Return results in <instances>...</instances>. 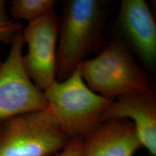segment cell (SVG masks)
I'll list each match as a JSON object with an SVG mask.
<instances>
[{"label": "cell", "instance_id": "cell-8", "mask_svg": "<svg viewBox=\"0 0 156 156\" xmlns=\"http://www.w3.org/2000/svg\"><path fill=\"white\" fill-rule=\"evenodd\" d=\"M118 23L124 36L148 67L156 62V24L148 4L144 0H122Z\"/></svg>", "mask_w": 156, "mask_h": 156}, {"label": "cell", "instance_id": "cell-9", "mask_svg": "<svg viewBox=\"0 0 156 156\" xmlns=\"http://www.w3.org/2000/svg\"><path fill=\"white\" fill-rule=\"evenodd\" d=\"M83 138V156H134L142 147L134 124L126 119L105 120Z\"/></svg>", "mask_w": 156, "mask_h": 156}, {"label": "cell", "instance_id": "cell-5", "mask_svg": "<svg viewBox=\"0 0 156 156\" xmlns=\"http://www.w3.org/2000/svg\"><path fill=\"white\" fill-rule=\"evenodd\" d=\"M9 54L0 67V122L25 113L47 110L48 103L25 73L23 64L25 41L15 35Z\"/></svg>", "mask_w": 156, "mask_h": 156}, {"label": "cell", "instance_id": "cell-13", "mask_svg": "<svg viewBox=\"0 0 156 156\" xmlns=\"http://www.w3.org/2000/svg\"><path fill=\"white\" fill-rule=\"evenodd\" d=\"M2 62H1V61H0V67H1V65H2Z\"/></svg>", "mask_w": 156, "mask_h": 156}, {"label": "cell", "instance_id": "cell-11", "mask_svg": "<svg viewBox=\"0 0 156 156\" xmlns=\"http://www.w3.org/2000/svg\"><path fill=\"white\" fill-rule=\"evenodd\" d=\"M7 2L0 0V46L11 44L15 35L24 28L23 23L12 19L7 10Z\"/></svg>", "mask_w": 156, "mask_h": 156}, {"label": "cell", "instance_id": "cell-2", "mask_svg": "<svg viewBox=\"0 0 156 156\" xmlns=\"http://www.w3.org/2000/svg\"><path fill=\"white\" fill-rule=\"evenodd\" d=\"M44 94L48 110L69 139L84 137L104 122L105 111L113 101L89 88L80 66L67 80L54 82Z\"/></svg>", "mask_w": 156, "mask_h": 156}, {"label": "cell", "instance_id": "cell-12", "mask_svg": "<svg viewBox=\"0 0 156 156\" xmlns=\"http://www.w3.org/2000/svg\"><path fill=\"white\" fill-rule=\"evenodd\" d=\"M83 137L69 139L65 147L54 156H83Z\"/></svg>", "mask_w": 156, "mask_h": 156}, {"label": "cell", "instance_id": "cell-6", "mask_svg": "<svg viewBox=\"0 0 156 156\" xmlns=\"http://www.w3.org/2000/svg\"><path fill=\"white\" fill-rule=\"evenodd\" d=\"M58 21L54 11H51L28 23L22 30L28 45V52L23 55V67L42 92L56 81Z\"/></svg>", "mask_w": 156, "mask_h": 156}, {"label": "cell", "instance_id": "cell-3", "mask_svg": "<svg viewBox=\"0 0 156 156\" xmlns=\"http://www.w3.org/2000/svg\"><path fill=\"white\" fill-rule=\"evenodd\" d=\"M80 68L83 80L91 90L112 100L153 88L147 74L119 39L111 41L97 56L82 62Z\"/></svg>", "mask_w": 156, "mask_h": 156}, {"label": "cell", "instance_id": "cell-7", "mask_svg": "<svg viewBox=\"0 0 156 156\" xmlns=\"http://www.w3.org/2000/svg\"><path fill=\"white\" fill-rule=\"evenodd\" d=\"M126 119L134 124L142 147L156 155V98L153 88L117 97L107 107L104 121Z\"/></svg>", "mask_w": 156, "mask_h": 156}, {"label": "cell", "instance_id": "cell-10", "mask_svg": "<svg viewBox=\"0 0 156 156\" xmlns=\"http://www.w3.org/2000/svg\"><path fill=\"white\" fill-rule=\"evenodd\" d=\"M54 0H13L9 2V14L15 20L28 23L54 10Z\"/></svg>", "mask_w": 156, "mask_h": 156}, {"label": "cell", "instance_id": "cell-1", "mask_svg": "<svg viewBox=\"0 0 156 156\" xmlns=\"http://www.w3.org/2000/svg\"><path fill=\"white\" fill-rule=\"evenodd\" d=\"M103 3L98 0H71L64 4L58 21L56 80H67L87 60L102 39Z\"/></svg>", "mask_w": 156, "mask_h": 156}, {"label": "cell", "instance_id": "cell-4", "mask_svg": "<svg viewBox=\"0 0 156 156\" xmlns=\"http://www.w3.org/2000/svg\"><path fill=\"white\" fill-rule=\"evenodd\" d=\"M69 140L48 109L0 122V156L54 155Z\"/></svg>", "mask_w": 156, "mask_h": 156}]
</instances>
